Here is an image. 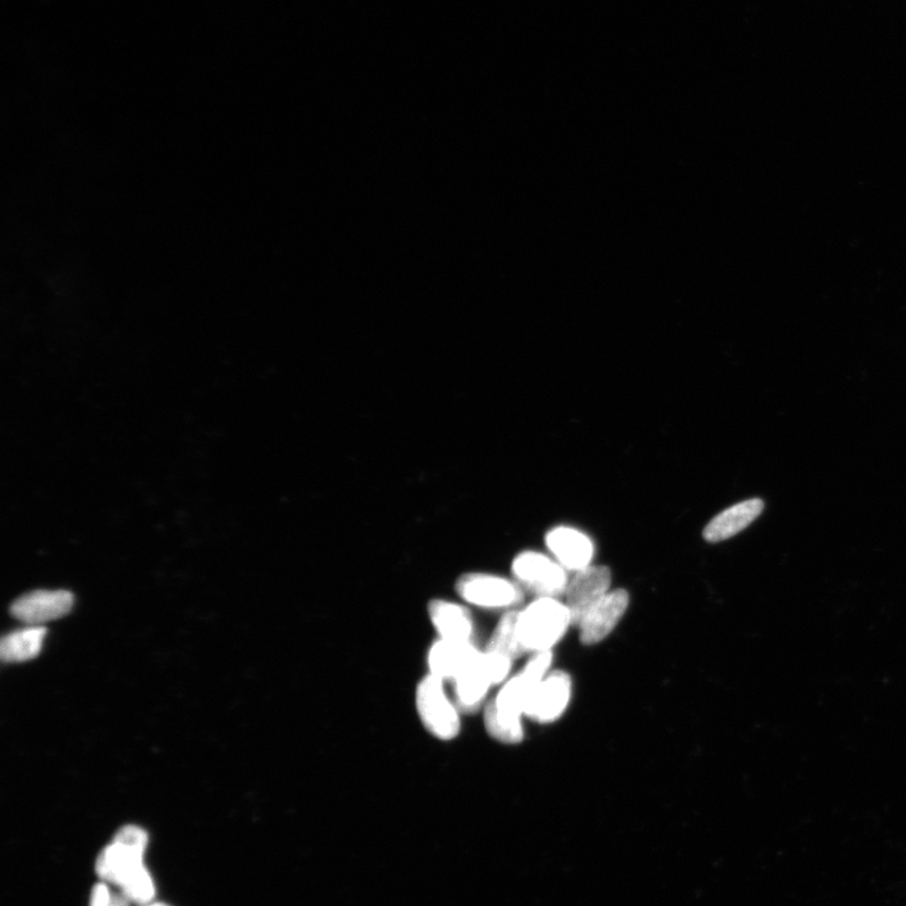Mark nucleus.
<instances>
[{
    "label": "nucleus",
    "instance_id": "obj_1",
    "mask_svg": "<svg viewBox=\"0 0 906 906\" xmlns=\"http://www.w3.org/2000/svg\"><path fill=\"white\" fill-rule=\"evenodd\" d=\"M553 652L533 654L526 667L510 676L498 690L494 699L484 708L487 734L502 744H519L523 741L522 718L534 687L551 672Z\"/></svg>",
    "mask_w": 906,
    "mask_h": 906
},
{
    "label": "nucleus",
    "instance_id": "obj_2",
    "mask_svg": "<svg viewBox=\"0 0 906 906\" xmlns=\"http://www.w3.org/2000/svg\"><path fill=\"white\" fill-rule=\"evenodd\" d=\"M573 625L568 605L555 597H538L518 611L517 635L523 652L552 651Z\"/></svg>",
    "mask_w": 906,
    "mask_h": 906
},
{
    "label": "nucleus",
    "instance_id": "obj_3",
    "mask_svg": "<svg viewBox=\"0 0 906 906\" xmlns=\"http://www.w3.org/2000/svg\"><path fill=\"white\" fill-rule=\"evenodd\" d=\"M445 681L426 675L415 687V710L422 726L440 742L455 741L462 729L461 710L448 695Z\"/></svg>",
    "mask_w": 906,
    "mask_h": 906
},
{
    "label": "nucleus",
    "instance_id": "obj_4",
    "mask_svg": "<svg viewBox=\"0 0 906 906\" xmlns=\"http://www.w3.org/2000/svg\"><path fill=\"white\" fill-rule=\"evenodd\" d=\"M149 837L143 828L125 826L115 835L96 861V872L105 883L120 889L144 867Z\"/></svg>",
    "mask_w": 906,
    "mask_h": 906
},
{
    "label": "nucleus",
    "instance_id": "obj_5",
    "mask_svg": "<svg viewBox=\"0 0 906 906\" xmlns=\"http://www.w3.org/2000/svg\"><path fill=\"white\" fill-rule=\"evenodd\" d=\"M455 588L464 603L487 611H510L523 598L518 581L487 573H467Z\"/></svg>",
    "mask_w": 906,
    "mask_h": 906
},
{
    "label": "nucleus",
    "instance_id": "obj_6",
    "mask_svg": "<svg viewBox=\"0 0 906 906\" xmlns=\"http://www.w3.org/2000/svg\"><path fill=\"white\" fill-rule=\"evenodd\" d=\"M511 569L520 587L538 597H556L565 593L569 581L561 564L536 552L519 554L514 560Z\"/></svg>",
    "mask_w": 906,
    "mask_h": 906
},
{
    "label": "nucleus",
    "instance_id": "obj_7",
    "mask_svg": "<svg viewBox=\"0 0 906 906\" xmlns=\"http://www.w3.org/2000/svg\"><path fill=\"white\" fill-rule=\"evenodd\" d=\"M572 690V679L567 672L548 673L529 697L526 718L540 725L558 720L569 706Z\"/></svg>",
    "mask_w": 906,
    "mask_h": 906
},
{
    "label": "nucleus",
    "instance_id": "obj_8",
    "mask_svg": "<svg viewBox=\"0 0 906 906\" xmlns=\"http://www.w3.org/2000/svg\"><path fill=\"white\" fill-rule=\"evenodd\" d=\"M630 605V595L625 589H616L598 600L578 623L580 643L586 646L598 645L609 637L625 616Z\"/></svg>",
    "mask_w": 906,
    "mask_h": 906
},
{
    "label": "nucleus",
    "instance_id": "obj_9",
    "mask_svg": "<svg viewBox=\"0 0 906 906\" xmlns=\"http://www.w3.org/2000/svg\"><path fill=\"white\" fill-rule=\"evenodd\" d=\"M612 573L605 565H589L576 572L565 589V604L572 614L573 625H578L585 613L611 591Z\"/></svg>",
    "mask_w": 906,
    "mask_h": 906
},
{
    "label": "nucleus",
    "instance_id": "obj_10",
    "mask_svg": "<svg viewBox=\"0 0 906 906\" xmlns=\"http://www.w3.org/2000/svg\"><path fill=\"white\" fill-rule=\"evenodd\" d=\"M72 605L73 595L69 591H35L20 597L11 612L27 626H42L66 616Z\"/></svg>",
    "mask_w": 906,
    "mask_h": 906
},
{
    "label": "nucleus",
    "instance_id": "obj_11",
    "mask_svg": "<svg viewBox=\"0 0 906 906\" xmlns=\"http://www.w3.org/2000/svg\"><path fill=\"white\" fill-rule=\"evenodd\" d=\"M454 699L462 714L484 710L490 690L494 685L482 650L454 681Z\"/></svg>",
    "mask_w": 906,
    "mask_h": 906
},
{
    "label": "nucleus",
    "instance_id": "obj_12",
    "mask_svg": "<svg viewBox=\"0 0 906 906\" xmlns=\"http://www.w3.org/2000/svg\"><path fill=\"white\" fill-rule=\"evenodd\" d=\"M427 612L438 638L457 643H475V620L467 605L448 600H432Z\"/></svg>",
    "mask_w": 906,
    "mask_h": 906
},
{
    "label": "nucleus",
    "instance_id": "obj_13",
    "mask_svg": "<svg viewBox=\"0 0 906 906\" xmlns=\"http://www.w3.org/2000/svg\"><path fill=\"white\" fill-rule=\"evenodd\" d=\"M480 651L475 643H457L437 638L427 652L428 673L445 683H452Z\"/></svg>",
    "mask_w": 906,
    "mask_h": 906
},
{
    "label": "nucleus",
    "instance_id": "obj_14",
    "mask_svg": "<svg viewBox=\"0 0 906 906\" xmlns=\"http://www.w3.org/2000/svg\"><path fill=\"white\" fill-rule=\"evenodd\" d=\"M545 542L565 569L578 572L592 565V540L576 529L555 528L546 534Z\"/></svg>",
    "mask_w": 906,
    "mask_h": 906
},
{
    "label": "nucleus",
    "instance_id": "obj_15",
    "mask_svg": "<svg viewBox=\"0 0 906 906\" xmlns=\"http://www.w3.org/2000/svg\"><path fill=\"white\" fill-rule=\"evenodd\" d=\"M764 510V503L761 498H751L721 511L713 518L704 529L703 537L706 542L719 543L741 533L745 528L760 517Z\"/></svg>",
    "mask_w": 906,
    "mask_h": 906
},
{
    "label": "nucleus",
    "instance_id": "obj_16",
    "mask_svg": "<svg viewBox=\"0 0 906 906\" xmlns=\"http://www.w3.org/2000/svg\"><path fill=\"white\" fill-rule=\"evenodd\" d=\"M46 632L42 626H27L5 635L0 644L2 660L15 663L35 659L40 652Z\"/></svg>",
    "mask_w": 906,
    "mask_h": 906
},
{
    "label": "nucleus",
    "instance_id": "obj_17",
    "mask_svg": "<svg viewBox=\"0 0 906 906\" xmlns=\"http://www.w3.org/2000/svg\"><path fill=\"white\" fill-rule=\"evenodd\" d=\"M518 611H506L490 637L485 651L503 656L511 661L526 654L517 635Z\"/></svg>",
    "mask_w": 906,
    "mask_h": 906
},
{
    "label": "nucleus",
    "instance_id": "obj_18",
    "mask_svg": "<svg viewBox=\"0 0 906 906\" xmlns=\"http://www.w3.org/2000/svg\"><path fill=\"white\" fill-rule=\"evenodd\" d=\"M121 892L132 903L146 905L151 904L155 896V885L151 874L146 868L140 870L138 874L132 876L127 884L121 887Z\"/></svg>",
    "mask_w": 906,
    "mask_h": 906
},
{
    "label": "nucleus",
    "instance_id": "obj_19",
    "mask_svg": "<svg viewBox=\"0 0 906 906\" xmlns=\"http://www.w3.org/2000/svg\"><path fill=\"white\" fill-rule=\"evenodd\" d=\"M130 901L123 894H115L106 883L96 884L91 893L90 906H129Z\"/></svg>",
    "mask_w": 906,
    "mask_h": 906
},
{
    "label": "nucleus",
    "instance_id": "obj_20",
    "mask_svg": "<svg viewBox=\"0 0 906 906\" xmlns=\"http://www.w3.org/2000/svg\"><path fill=\"white\" fill-rule=\"evenodd\" d=\"M145 906H169L165 904H146Z\"/></svg>",
    "mask_w": 906,
    "mask_h": 906
}]
</instances>
